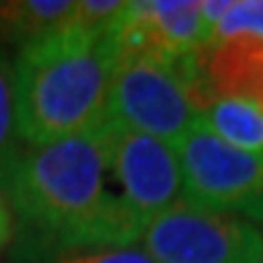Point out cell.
<instances>
[{
    "instance_id": "obj_1",
    "label": "cell",
    "mask_w": 263,
    "mask_h": 263,
    "mask_svg": "<svg viewBox=\"0 0 263 263\" xmlns=\"http://www.w3.org/2000/svg\"><path fill=\"white\" fill-rule=\"evenodd\" d=\"M3 196L14 215L11 242L19 263L135 247L145 231L118 191L100 126L49 145H25Z\"/></svg>"
},
{
    "instance_id": "obj_2",
    "label": "cell",
    "mask_w": 263,
    "mask_h": 263,
    "mask_svg": "<svg viewBox=\"0 0 263 263\" xmlns=\"http://www.w3.org/2000/svg\"><path fill=\"white\" fill-rule=\"evenodd\" d=\"M116 49L110 32L67 25L22 46L14 59L16 124L25 145L94 132L107 121Z\"/></svg>"
},
{
    "instance_id": "obj_3",
    "label": "cell",
    "mask_w": 263,
    "mask_h": 263,
    "mask_svg": "<svg viewBox=\"0 0 263 263\" xmlns=\"http://www.w3.org/2000/svg\"><path fill=\"white\" fill-rule=\"evenodd\" d=\"M199 57L180 65L118 59L110 83L107 118L177 145L199 124L201 107L210 100Z\"/></svg>"
},
{
    "instance_id": "obj_4",
    "label": "cell",
    "mask_w": 263,
    "mask_h": 263,
    "mask_svg": "<svg viewBox=\"0 0 263 263\" xmlns=\"http://www.w3.org/2000/svg\"><path fill=\"white\" fill-rule=\"evenodd\" d=\"M183 201L239 215L263 229V156L231 148L196 124L177 142Z\"/></svg>"
},
{
    "instance_id": "obj_5",
    "label": "cell",
    "mask_w": 263,
    "mask_h": 263,
    "mask_svg": "<svg viewBox=\"0 0 263 263\" xmlns=\"http://www.w3.org/2000/svg\"><path fill=\"white\" fill-rule=\"evenodd\" d=\"M140 247L153 263H258L263 229L180 201L148 223Z\"/></svg>"
},
{
    "instance_id": "obj_6",
    "label": "cell",
    "mask_w": 263,
    "mask_h": 263,
    "mask_svg": "<svg viewBox=\"0 0 263 263\" xmlns=\"http://www.w3.org/2000/svg\"><path fill=\"white\" fill-rule=\"evenodd\" d=\"M100 129L118 191L140 226L148 229L151 220L183 201L177 148L142 132L126 129L113 118H107Z\"/></svg>"
},
{
    "instance_id": "obj_7",
    "label": "cell",
    "mask_w": 263,
    "mask_h": 263,
    "mask_svg": "<svg viewBox=\"0 0 263 263\" xmlns=\"http://www.w3.org/2000/svg\"><path fill=\"white\" fill-rule=\"evenodd\" d=\"M212 25L199 0H132L124 3L110 41L118 59L180 65L207 49Z\"/></svg>"
},
{
    "instance_id": "obj_8",
    "label": "cell",
    "mask_w": 263,
    "mask_h": 263,
    "mask_svg": "<svg viewBox=\"0 0 263 263\" xmlns=\"http://www.w3.org/2000/svg\"><path fill=\"white\" fill-rule=\"evenodd\" d=\"M199 65L210 97L263 107V0H229Z\"/></svg>"
},
{
    "instance_id": "obj_9",
    "label": "cell",
    "mask_w": 263,
    "mask_h": 263,
    "mask_svg": "<svg viewBox=\"0 0 263 263\" xmlns=\"http://www.w3.org/2000/svg\"><path fill=\"white\" fill-rule=\"evenodd\" d=\"M199 124L231 148L263 156V107L234 97H210Z\"/></svg>"
},
{
    "instance_id": "obj_10",
    "label": "cell",
    "mask_w": 263,
    "mask_h": 263,
    "mask_svg": "<svg viewBox=\"0 0 263 263\" xmlns=\"http://www.w3.org/2000/svg\"><path fill=\"white\" fill-rule=\"evenodd\" d=\"M76 11V0H14L0 3V38L19 49L62 30Z\"/></svg>"
},
{
    "instance_id": "obj_11",
    "label": "cell",
    "mask_w": 263,
    "mask_h": 263,
    "mask_svg": "<svg viewBox=\"0 0 263 263\" xmlns=\"http://www.w3.org/2000/svg\"><path fill=\"white\" fill-rule=\"evenodd\" d=\"M25 142L16 124V97H14V59L0 51V191H6L14 175Z\"/></svg>"
},
{
    "instance_id": "obj_12",
    "label": "cell",
    "mask_w": 263,
    "mask_h": 263,
    "mask_svg": "<svg viewBox=\"0 0 263 263\" xmlns=\"http://www.w3.org/2000/svg\"><path fill=\"white\" fill-rule=\"evenodd\" d=\"M51 263H153L142 247H113V250H91V253H76V255H65L57 258Z\"/></svg>"
},
{
    "instance_id": "obj_13",
    "label": "cell",
    "mask_w": 263,
    "mask_h": 263,
    "mask_svg": "<svg viewBox=\"0 0 263 263\" xmlns=\"http://www.w3.org/2000/svg\"><path fill=\"white\" fill-rule=\"evenodd\" d=\"M11 239H14V215H11V207L0 191V253L11 245Z\"/></svg>"
},
{
    "instance_id": "obj_14",
    "label": "cell",
    "mask_w": 263,
    "mask_h": 263,
    "mask_svg": "<svg viewBox=\"0 0 263 263\" xmlns=\"http://www.w3.org/2000/svg\"><path fill=\"white\" fill-rule=\"evenodd\" d=\"M258 263H263V250H260V258H258Z\"/></svg>"
}]
</instances>
